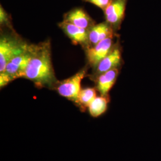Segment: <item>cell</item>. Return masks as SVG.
<instances>
[{
  "label": "cell",
  "mask_w": 161,
  "mask_h": 161,
  "mask_svg": "<svg viewBox=\"0 0 161 161\" xmlns=\"http://www.w3.org/2000/svg\"><path fill=\"white\" fill-rule=\"evenodd\" d=\"M23 78L32 81L38 88L55 89L58 80L53 67L50 41L32 44V56Z\"/></svg>",
  "instance_id": "obj_1"
},
{
  "label": "cell",
  "mask_w": 161,
  "mask_h": 161,
  "mask_svg": "<svg viewBox=\"0 0 161 161\" xmlns=\"http://www.w3.org/2000/svg\"><path fill=\"white\" fill-rule=\"evenodd\" d=\"M117 36V32L106 21L102 23L95 24L88 30L89 47L93 46L106 38H114Z\"/></svg>",
  "instance_id": "obj_10"
},
{
  "label": "cell",
  "mask_w": 161,
  "mask_h": 161,
  "mask_svg": "<svg viewBox=\"0 0 161 161\" xmlns=\"http://www.w3.org/2000/svg\"><path fill=\"white\" fill-rule=\"evenodd\" d=\"M114 38H108L99 42L93 46L86 49L87 61L90 66L94 69L98 63L105 58L115 45Z\"/></svg>",
  "instance_id": "obj_7"
},
{
  "label": "cell",
  "mask_w": 161,
  "mask_h": 161,
  "mask_svg": "<svg viewBox=\"0 0 161 161\" xmlns=\"http://www.w3.org/2000/svg\"><path fill=\"white\" fill-rule=\"evenodd\" d=\"M121 68H114L92 78L95 83V88L100 96L110 97L109 92L115 85Z\"/></svg>",
  "instance_id": "obj_8"
},
{
  "label": "cell",
  "mask_w": 161,
  "mask_h": 161,
  "mask_svg": "<svg viewBox=\"0 0 161 161\" xmlns=\"http://www.w3.org/2000/svg\"><path fill=\"white\" fill-rule=\"evenodd\" d=\"M86 3H90L104 10L109 5L112 0H82Z\"/></svg>",
  "instance_id": "obj_14"
},
{
  "label": "cell",
  "mask_w": 161,
  "mask_h": 161,
  "mask_svg": "<svg viewBox=\"0 0 161 161\" xmlns=\"http://www.w3.org/2000/svg\"><path fill=\"white\" fill-rule=\"evenodd\" d=\"M64 20L86 30H89L95 25L92 17L80 8H74L66 13Z\"/></svg>",
  "instance_id": "obj_11"
},
{
  "label": "cell",
  "mask_w": 161,
  "mask_h": 161,
  "mask_svg": "<svg viewBox=\"0 0 161 161\" xmlns=\"http://www.w3.org/2000/svg\"><path fill=\"white\" fill-rule=\"evenodd\" d=\"M128 0H112L104 10L106 22L117 32L120 28L125 14Z\"/></svg>",
  "instance_id": "obj_5"
},
{
  "label": "cell",
  "mask_w": 161,
  "mask_h": 161,
  "mask_svg": "<svg viewBox=\"0 0 161 161\" xmlns=\"http://www.w3.org/2000/svg\"><path fill=\"white\" fill-rule=\"evenodd\" d=\"M32 44L21 54L13 58L3 72L0 73V86H6L13 80L23 78L26 68L32 56Z\"/></svg>",
  "instance_id": "obj_2"
},
{
  "label": "cell",
  "mask_w": 161,
  "mask_h": 161,
  "mask_svg": "<svg viewBox=\"0 0 161 161\" xmlns=\"http://www.w3.org/2000/svg\"><path fill=\"white\" fill-rule=\"evenodd\" d=\"M29 44L16 35H1L0 39V73L13 58L25 52Z\"/></svg>",
  "instance_id": "obj_3"
},
{
  "label": "cell",
  "mask_w": 161,
  "mask_h": 161,
  "mask_svg": "<svg viewBox=\"0 0 161 161\" xmlns=\"http://www.w3.org/2000/svg\"><path fill=\"white\" fill-rule=\"evenodd\" d=\"M97 97V90L95 88H86L80 90L78 96L77 106L82 112L88 108L90 104Z\"/></svg>",
  "instance_id": "obj_13"
},
{
  "label": "cell",
  "mask_w": 161,
  "mask_h": 161,
  "mask_svg": "<svg viewBox=\"0 0 161 161\" xmlns=\"http://www.w3.org/2000/svg\"><path fill=\"white\" fill-rule=\"evenodd\" d=\"M86 76V69H81L75 75L62 81H58L55 89L60 95L77 105L79 94L81 90V81Z\"/></svg>",
  "instance_id": "obj_4"
},
{
  "label": "cell",
  "mask_w": 161,
  "mask_h": 161,
  "mask_svg": "<svg viewBox=\"0 0 161 161\" xmlns=\"http://www.w3.org/2000/svg\"><path fill=\"white\" fill-rule=\"evenodd\" d=\"M110 97L97 96L88 107V112L93 118H97L104 114L108 108Z\"/></svg>",
  "instance_id": "obj_12"
},
{
  "label": "cell",
  "mask_w": 161,
  "mask_h": 161,
  "mask_svg": "<svg viewBox=\"0 0 161 161\" xmlns=\"http://www.w3.org/2000/svg\"><path fill=\"white\" fill-rule=\"evenodd\" d=\"M122 47L119 40L115 42V45L109 53L102 59L94 69L92 77L102 74L114 68H121L122 65Z\"/></svg>",
  "instance_id": "obj_6"
},
{
  "label": "cell",
  "mask_w": 161,
  "mask_h": 161,
  "mask_svg": "<svg viewBox=\"0 0 161 161\" xmlns=\"http://www.w3.org/2000/svg\"><path fill=\"white\" fill-rule=\"evenodd\" d=\"M58 26L75 45H80L85 50L90 46L88 30L81 28L64 20L59 23Z\"/></svg>",
  "instance_id": "obj_9"
},
{
  "label": "cell",
  "mask_w": 161,
  "mask_h": 161,
  "mask_svg": "<svg viewBox=\"0 0 161 161\" xmlns=\"http://www.w3.org/2000/svg\"><path fill=\"white\" fill-rule=\"evenodd\" d=\"M0 23L1 25L4 24L8 25L9 23L8 14L1 6L0 7Z\"/></svg>",
  "instance_id": "obj_15"
}]
</instances>
